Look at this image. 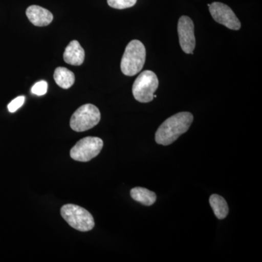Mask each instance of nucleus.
Masks as SVG:
<instances>
[{
  "mask_svg": "<svg viewBox=\"0 0 262 262\" xmlns=\"http://www.w3.org/2000/svg\"><path fill=\"white\" fill-rule=\"evenodd\" d=\"M61 214L63 220L74 229L80 232H89L94 229V217L82 207L67 204L62 207Z\"/></svg>",
  "mask_w": 262,
  "mask_h": 262,
  "instance_id": "3",
  "label": "nucleus"
},
{
  "mask_svg": "<svg viewBox=\"0 0 262 262\" xmlns=\"http://www.w3.org/2000/svg\"><path fill=\"white\" fill-rule=\"evenodd\" d=\"M101 113L95 105L87 103L76 110L70 120V127L76 132H83L97 125Z\"/></svg>",
  "mask_w": 262,
  "mask_h": 262,
  "instance_id": "5",
  "label": "nucleus"
},
{
  "mask_svg": "<svg viewBox=\"0 0 262 262\" xmlns=\"http://www.w3.org/2000/svg\"><path fill=\"white\" fill-rule=\"evenodd\" d=\"M63 60L66 63L72 66H80L83 63L84 51L78 41H72L67 46L63 53Z\"/></svg>",
  "mask_w": 262,
  "mask_h": 262,
  "instance_id": "10",
  "label": "nucleus"
},
{
  "mask_svg": "<svg viewBox=\"0 0 262 262\" xmlns=\"http://www.w3.org/2000/svg\"><path fill=\"white\" fill-rule=\"evenodd\" d=\"M179 43L182 51L187 54H192L196 46L194 26L192 19L183 15L179 20Z\"/></svg>",
  "mask_w": 262,
  "mask_h": 262,
  "instance_id": "8",
  "label": "nucleus"
},
{
  "mask_svg": "<svg viewBox=\"0 0 262 262\" xmlns=\"http://www.w3.org/2000/svg\"><path fill=\"white\" fill-rule=\"evenodd\" d=\"M158 85L159 80L156 74L151 71H144L134 82L132 89L133 95L139 102H151L154 99L155 93Z\"/></svg>",
  "mask_w": 262,
  "mask_h": 262,
  "instance_id": "4",
  "label": "nucleus"
},
{
  "mask_svg": "<svg viewBox=\"0 0 262 262\" xmlns=\"http://www.w3.org/2000/svg\"><path fill=\"white\" fill-rule=\"evenodd\" d=\"M24 102H25V96H20L18 97L15 98L8 105V108L10 113H15L18 108L23 106Z\"/></svg>",
  "mask_w": 262,
  "mask_h": 262,
  "instance_id": "16",
  "label": "nucleus"
},
{
  "mask_svg": "<svg viewBox=\"0 0 262 262\" xmlns=\"http://www.w3.org/2000/svg\"><path fill=\"white\" fill-rule=\"evenodd\" d=\"M146 61V48L141 41L134 39L127 45L122 56L120 68L124 75H136L140 72Z\"/></svg>",
  "mask_w": 262,
  "mask_h": 262,
  "instance_id": "2",
  "label": "nucleus"
},
{
  "mask_svg": "<svg viewBox=\"0 0 262 262\" xmlns=\"http://www.w3.org/2000/svg\"><path fill=\"white\" fill-rule=\"evenodd\" d=\"M208 6L209 7L211 16L217 23L222 24L232 30L241 29V24L239 19L228 5L215 2L208 4Z\"/></svg>",
  "mask_w": 262,
  "mask_h": 262,
  "instance_id": "7",
  "label": "nucleus"
},
{
  "mask_svg": "<svg viewBox=\"0 0 262 262\" xmlns=\"http://www.w3.org/2000/svg\"><path fill=\"white\" fill-rule=\"evenodd\" d=\"M210 205L219 220H224L229 213V207L225 198L219 194H212L209 199Z\"/></svg>",
  "mask_w": 262,
  "mask_h": 262,
  "instance_id": "13",
  "label": "nucleus"
},
{
  "mask_svg": "<svg viewBox=\"0 0 262 262\" xmlns=\"http://www.w3.org/2000/svg\"><path fill=\"white\" fill-rule=\"evenodd\" d=\"M193 119L192 114L188 112L177 113L169 117L158 127L155 134V141L160 145L168 146L173 144L189 130Z\"/></svg>",
  "mask_w": 262,
  "mask_h": 262,
  "instance_id": "1",
  "label": "nucleus"
},
{
  "mask_svg": "<svg viewBox=\"0 0 262 262\" xmlns=\"http://www.w3.org/2000/svg\"><path fill=\"white\" fill-rule=\"evenodd\" d=\"M53 77L56 84L63 89H70L75 83V74L65 67L56 68Z\"/></svg>",
  "mask_w": 262,
  "mask_h": 262,
  "instance_id": "11",
  "label": "nucleus"
},
{
  "mask_svg": "<svg viewBox=\"0 0 262 262\" xmlns=\"http://www.w3.org/2000/svg\"><path fill=\"white\" fill-rule=\"evenodd\" d=\"M130 196L134 201L146 206H152L157 200L155 192L143 187L133 188L130 190Z\"/></svg>",
  "mask_w": 262,
  "mask_h": 262,
  "instance_id": "12",
  "label": "nucleus"
},
{
  "mask_svg": "<svg viewBox=\"0 0 262 262\" xmlns=\"http://www.w3.org/2000/svg\"><path fill=\"white\" fill-rule=\"evenodd\" d=\"M33 94L37 95V96H43L46 94L48 91V83L46 81L42 80L37 82L33 85L32 90H31Z\"/></svg>",
  "mask_w": 262,
  "mask_h": 262,
  "instance_id": "15",
  "label": "nucleus"
},
{
  "mask_svg": "<svg viewBox=\"0 0 262 262\" xmlns=\"http://www.w3.org/2000/svg\"><path fill=\"white\" fill-rule=\"evenodd\" d=\"M103 146L102 139L89 136L77 142L70 150V156L76 161L89 162L99 155Z\"/></svg>",
  "mask_w": 262,
  "mask_h": 262,
  "instance_id": "6",
  "label": "nucleus"
},
{
  "mask_svg": "<svg viewBox=\"0 0 262 262\" xmlns=\"http://www.w3.org/2000/svg\"><path fill=\"white\" fill-rule=\"evenodd\" d=\"M26 13L29 21L36 27H46L53 21L51 12L38 5H31Z\"/></svg>",
  "mask_w": 262,
  "mask_h": 262,
  "instance_id": "9",
  "label": "nucleus"
},
{
  "mask_svg": "<svg viewBox=\"0 0 262 262\" xmlns=\"http://www.w3.org/2000/svg\"><path fill=\"white\" fill-rule=\"evenodd\" d=\"M137 0H107L108 5L115 9H126L136 5Z\"/></svg>",
  "mask_w": 262,
  "mask_h": 262,
  "instance_id": "14",
  "label": "nucleus"
}]
</instances>
